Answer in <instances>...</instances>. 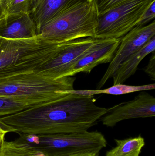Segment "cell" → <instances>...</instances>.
Wrapping results in <instances>:
<instances>
[{
  "mask_svg": "<svg viewBox=\"0 0 155 156\" xmlns=\"http://www.w3.org/2000/svg\"><path fill=\"white\" fill-rule=\"evenodd\" d=\"M94 95L70 93L59 100L35 105L0 118L20 134L81 133L96 124L107 109L95 104Z\"/></svg>",
  "mask_w": 155,
  "mask_h": 156,
  "instance_id": "6da1fadb",
  "label": "cell"
},
{
  "mask_svg": "<svg viewBox=\"0 0 155 156\" xmlns=\"http://www.w3.org/2000/svg\"><path fill=\"white\" fill-rule=\"evenodd\" d=\"M66 43H52L40 35L22 39L0 36V80L37 71L52 58Z\"/></svg>",
  "mask_w": 155,
  "mask_h": 156,
  "instance_id": "7a4b0ae2",
  "label": "cell"
},
{
  "mask_svg": "<svg viewBox=\"0 0 155 156\" xmlns=\"http://www.w3.org/2000/svg\"><path fill=\"white\" fill-rule=\"evenodd\" d=\"M73 76L50 77L37 71L13 76L0 80V96L17 99L34 105L63 98L74 90Z\"/></svg>",
  "mask_w": 155,
  "mask_h": 156,
  "instance_id": "3957f363",
  "label": "cell"
},
{
  "mask_svg": "<svg viewBox=\"0 0 155 156\" xmlns=\"http://www.w3.org/2000/svg\"><path fill=\"white\" fill-rule=\"evenodd\" d=\"M98 14L93 0L56 14L39 29L38 35L52 43L95 38Z\"/></svg>",
  "mask_w": 155,
  "mask_h": 156,
  "instance_id": "277c9868",
  "label": "cell"
},
{
  "mask_svg": "<svg viewBox=\"0 0 155 156\" xmlns=\"http://www.w3.org/2000/svg\"><path fill=\"white\" fill-rule=\"evenodd\" d=\"M17 139L43 152L47 156L99 153L106 147L104 136L98 131L52 134H20Z\"/></svg>",
  "mask_w": 155,
  "mask_h": 156,
  "instance_id": "5b68a950",
  "label": "cell"
},
{
  "mask_svg": "<svg viewBox=\"0 0 155 156\" xmlns=\"http://www.w3.org/2000/svg\"><path fill=\"white\" fill-rule=\"evenodd\" d=\"M155 0H128L98 15L95 38H122L138 24Z\"/></svg>",
  "mask_w": 155,
  "mask_h": 156,
  "instance_id": "8992f818",
  "label": "cell"
},
{
  "mask_svg": "<svg viewBox=\"0 0 155 156\" xmlns=\"http://www.w3.org/2000/svg\"><path fill=\"white\" fill-rule=\"evenodd\" d=\"M101 39L84 37L66 42L52 58L36 71L55 79L64 77L78 60L94 49Z\"/></svg>",
  "mask_w": 155,
  "mask_h": 156,
  "instance_id": "52a82bcc",
  "label": "cell"
},
{
  "mask_svg": "<svg viewBox=\"0 0 155 156\" xmlns=\"http://www.w3.org/2000/svg\"><path fill=\"white\" fill-rule=\"evenodd\" d=\"M155 37V20L145 25H137L121 38L118 48L104 75L97 84L100 90L127 58L140 50Z\"/></svg>",
  "mask_w": 155,
  "mask_h": 156,
  "instance_id": "ba28073f",
  "label": "cell"
},
{
  "mask_svg": "<svg viewBox=\"0 0 155 156\" xmlns=\"http://www.w3.org/2000/svg\"><path fill=\"white\" fill-rule=\"evenodd\" d=\"M155 116V97L148 93L143 92L132 101L107 109V113L100 120L104 126L113 127L124 120Z\"/></svg>",
  "mask_w": 155,
  "mask_h": 156,
  "instance_id": "9c48e42d",
  "label": "cell"
},
{
  "mask_svg": "<svg viewBox=\"0 0 155 156\" xmlns=\"http://www.w3.org/2000/svg\"><path fill=\"white\" fill-rule=\"evenodd\" d=\"M121 39H101L94 49L78 60L65 77L73 76L81 72L90 74L96 66L110 63L119 46Z\"/></svg>",
  "mask_w": 155,
  "mask_h": 156,
  "instance_id": "30bf717a",
  "label": "cell"
},
{
  "mask_svg": "<svg viewBox=\"0 0 155 156\" xmlns=\"http://www.w3.org/2000/svg\"><path fill=\"white\" fill-rule=\"evenodd\" d=\"M38 30L31 13L12 15L0 21V36L10 39L35 37Z\"/></svg>",
  "mask_w": 155,
  "mask_h": 156,
  "instance_id": "8fae6325",
  "label": "cell"
},
{
  "mask_svg": "<svg viewBox=\"0 0 155 156\" xmlns=\"http://www.w3.org/2000/svg\"><path fill=\"white\" fill-rule=\"evenodd\" d=\"M93 0H44L31 12L32 17L39 32L41 27L58 13Z\"/></svg>",
  "mask_w": 155,
  "mask_h": 156,
  "instance_id": "7c38bea8",
  "label": "cell"
},
{
  "mask_svg": "<svg viewBox=\"0 0 155 156\" xmlns=\"http://www.w3.org/2000/svg\"><path fill=\"white\" fill-rule=\"evenodd\" d=\"M155 50L154 37L140 50L127 58L119 66L113 77V85L123 84L128 78L134 75L142 60L147 55L155 52Z\"/></svg>",
  "mask_w": 155,
  "mask_h": 156,
  "instance_id": "4fadbf2b",
  "label": "cell"
},
{
  "mask_svg": "<svg viewBox=\"0 0 155 156\" xmlns=\"http://www.w3.org/2000/svg\"><path fill=\"white\" fill-rule=\"evenodd\" d=\"M115 141L116 146L107 151L105 156H139L145 145L141 135L122 140L116 139Z\"/></svg>",
  "mask_w": 155,
  "mask_h": 156,
  "instance_id": "5bb4252c",
  "label": "cell"
},
{
  "mask_svg": "<svg viewBox=\"0 0 155 156\" xmlns=\"http://www.w3.org/2000/svg\"><path fill=\"white\" fill-rule=\"evenodd\" d=\"M155 84H146L143 85H129L124 84L113 85L110 88L103 90H68L69 93L83 95H95L101 94H106L112 95H122L131 93L154 90Z\"/></svg>",
  "mask_w": 155,
  "mask_h": 156,
  "instance_id": "9a60e30c",
  "label": "cell"
},
{
  "mask_svg": "<svg viewBox=\"0 0 155 156\" xmlns=\"http://www.w3.org/2000/svg\"><path fill=\"white\" fill-rule=\"evenodd\" d=\"M0 156H47L42 152L25 142L16 139L4 140L0 147Z\"/></svg>",
  "mask_w": 155,
  "mask_h": 156,
  "instance_id": "2e32d148",
  "label": "cell"
},
{
  "mask_svg": "<svg viewBox=\"0 0 155 156\" xmlns=\"http://www.w3.org/2000/svg\"><path fill=\"white\" fill-rule=\"evenodd\" d=\"M35 105L17 99L0 96V117L17 113Z\"/></svg>",
  "mask_w": 155,
  "mask_h": 156,
  "instance_id": "e0dca14e",
  "label": "cell"
},
{
  "mask_svg": "<svg viewBox=\"0 0 155 156\" xmlns=\"http://www.w3.org/2000/svg\"><path fill=\"white\" fill-rule=\"evenodd\" d=\"M32 0H2L6 16L12 15L31 13Z\"/></svg>",
  "mask_w": 155,
  "mask_h": 156,
  "instance_id": "ac0fdd59",
  "label": "cell"
},
{
  "mask_svg": "<svg viewBox=\"0 0 155 156\" xmlns=\"http://www.w3.org/2000/svg\"><path fill=\"white\" fill-rule=\"evenodd\" d=\"M128 0H93L98 15Z\"/></svg>",
  "mask_w": 155,
  "mask_h": 156,
  "instance_id": "d6986e66",
  "label": "cell"
},
{
  "mask_svg": "<svg viewBox=\"0 0 155 156\" xmlns=\"http://www.w3.org/2000/svg\"><path fill=\"white\" fill-rule=\"evenodd\" d=\"M155 1L145 11L137 25H145L155 20ZM136 25V26H137Z\"/></svg>",
  "mask_w": 155,
  "mask_h": 156,
  "instance_id": "ffe728a7",
  "label": "cell"
},
{
  "mask_svg": "<svg viewBox=\"0 0 155 156\" xmlns=\"http://www.w3.org/2000/svg\"><path fill=\"white\" fill-rule=\"evenodd\" d=\"M152 57L148 62V65L143 69L144 71L153 80H155V54L153 52Z\"/></svg>",
  "mask_w": 155,
  "mask_h": 156,
  "instance_id": "44dd1931",
  "label": "cell"
},
{
  "mask_svg": "<svg viewBox=\"0 0 155 156\" xmlns=\"http://www.w3.org/2000/svg\"><path fill=\"white\" fill-rule=\"evenodd\" d=\"M0 129H3V130L6 131L8 133H15V130L12 128L5 124L4 123L1 121H0Z\"/></svg>",
  "mask_w": 155,
  "mask_h": 156,
  "instance_id": "7402d4cb",
  "label": "cell"
},
{
  "mask_svg": "<svg viewBox=\"0 0 155 156\" xmlns=\"http://www.w3.org/2000/svg\"><path fill=\"white\" fill-rule=\"evenodd\" d=\"M99 153H85V154H75L68 155H55L52 156H99Z\"/></svg>",
  "mask_w": 155,
  "mask_h": 156,
  "instance_id": "603a6c76",
  "label": "cell"
},
{
  "mask_svg": "<svg viewBox=\"0 0 155 156\" xmlns=\"http://www.w3.org/2000/svg\"><path fill=\"white\" fill-rule=\"evenodd\" d=\"M6 16L2 5V0H0V21Z\"/></svg>",
  "mask_w": 155,
  "mask_h": 156,
  "instance_id": "cb8c5ba5",
  "label": "cell"
},
{
  "mask_svg": "<svg viewBox=\"0 0 155 156\" xmlns=\"http://www.w3.org/2000/svg\"><path fill=\"white\" fill-rule=\"evenodd\" d=\"M44 0H32V12L40 5Z\"/></svg>",
  "mask_w": 155,
  "mask_h": 156,
  "instance_id": "d4e9b609",
  "label": "cell"
},
{
  "mask_svg": "<svg viewBox=\"0 0 155 156\" xmlns=\"http://www.w3.org/2000/svg\"><path fill=\"white\" fill-rule=\"evenodd\" d=\"M7 132L3 129H0V147L4 140H5V135L7 133Z\"/></svg>",
  "mask_w": 155,
  "mask_h": 156,
  "instance_id": "484cf974",
  "label": "cell"
}]
</instances>
